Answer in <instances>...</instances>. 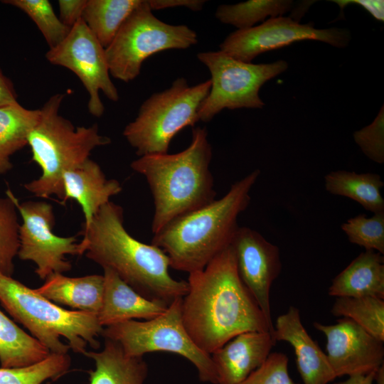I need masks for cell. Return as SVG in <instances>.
Returning a JSON list of instances; mask_svg holds the SVG:
<instances>
[{
  "mask_svg": "<svg viewBox=\"0 0 384 384\" xmlns=\"http://www.w3.org/2000/svg\"><path fill=\"white\" fill-rule=\"evenodd\" d=\"M182 299V319L196 345L208 354L237 335L270 331L274 326L242 282L228 246L201 271L191 272Z\"/></svg>",
  "mask_w": 384,
  "mask_h": 384,
  "instance_id": "6da1fadb",
  "label": "cell"
},
{
  "mask_svg": "<svg viewBox=\"0 0 384 384\" xmlns=\"http://www.w3.org/2000/svg\"><path fill=\"white\" fill-rule=\"evenodd\" d=\"M82 234L80 244L86 257L102 268L113 270L145 298L170 304L187 294L188 282L170 275L167 255L127 232L120 206L110 201L102 206Z\"/></svg>",
  "mask_w": 384,
  "mask_h": 384,
  "instance_id": "7a4b0ae2",
  "label": "cell"
},
{
  "mask_svg": "<svg viewBox=\"0 0 384 384\" xmlns=\"http://www.w3.org/2000/svg\"><path fill=\"white\" fill-rule=\"evenodd\" d=\"M260 174L254 170L221 198L174 218L154 234L151 244L167 255L171 267L188 274L203 270L230 245L238 218L250 204V190Z\"/></svg>",
  "mask_w": 384,
  "mask_h": 384,
  "instance_id": "3957f363",
  "label": "cell"
},
{
  "mask_svg": "<svg viewBox=\"0 0 384 384\" xmlns=\"http://www.w3.org/2000/svg\"><path fill=\"white\" fill-rule=\"evenodd\" d=\"M212 147L205 127H195L189 146L169 154L139 156L131 168L146 178L153 196V234L174 218L215 199L210 170Z\"/></svg>",
  "mask_w": 384,
  "mask_h": 384,
  "instance_id": "277c9868",
  "label": "cell"
},
{
  "mask_svg": "<svg viewBox=\"0 0 384 384\" xmlns=\"http://www.w3.org/2000/svg\"><path fill=\"white\" fill-rule=\"evenodd\" d=\"M65 94L51 96L40 109V118L28 137L32 161L41 169L39 178L24 185L38 197L55 196L63 203L65 172L83 164L96 147L110 144L111 139L100 134L98 127H75L59 114Z\"/></svg>",
  "mask_w": 384,
  "mask_h": 384,
  "instance_id": "5b68a950",
  "label": "cell"
},
{
  "mask_svg": "<svg viewBox=\"0 0 384 384\" xmlns=\"http://www.w3.org/2000/svg\"><path fill=\"white\" fill-rule=\"evenodd\" d=\"M0 302L50 353L97 349L104 327L97 314L63 309L11 277L0 274Z\"/></svg>",
  "mask_w": 384,
  "mask_h": 384,
  "instance_id": "8992f818",
  "label": "cell"
},
{
  "mask_svg": "<svg viewBox=\"0 0 384 384\" xmlns=\"http://www.w3.org/2000/svg\"><path fill=\"white\" fill-rule=\"evenodd\" d=\"M210 86V80L190 86L186 79L178 78L170 87L148 97L123 131L137 155L168 153L173 138L200 121L198 111Z\"/></svg>",
  "mask_w": 384,
  "mask_h": 384,
  "instance_id": "52a82bcc",
  "label": "cell"
},
{
  "mask_svg": "<svg viewBox=\"0 0 384 384\" xmlns=\"http://www.w3.org/2000/svg\"><path fill=\"white\" fill-rule=\"evenodd\" d=\"M197 37L186 25H171L157 18L149 0H143L105 48L110 74L125 82L132 81L149 56L166 50L188 48L198 43Z\"/></svg>",
  "mask_w": 384,
  "mask_h": 384,
  "instance_id": "ba28073f",
  "label": "cell"
},
{
  "mask_svg": "<svg viewBox=\"0 0 384 384\" xmlns=\"http://www.w3.org/2000/svg\"><path fill=\"white\" fill-rule=\"evenodd\" d=\"M182 299L173 301L156 318L144 321L128 320L104 327L101 336L117 342L131 356L156 351L178 354L194 365L201 381L218 384L210 355L196 345L183 325Z\"/></svg>",
  "mask_w": 384,
  "mask_h": 384,
  "instance_id": "9c48e42d",
  "label": "cell"
},
{
  "mask_svg": "<svg viewBox=\"0 0 384 384\" xmlns=\"http://www.w3.org/2000/svg\"><path fill=\"white\" fill-rule=\"evenodd\" d=\"M197 58L211 75L210 91L198 111L199 120L204 122L224 109L262 108L260 89L288 68L283 60L253 64L235 60L221 50L201 52Z\"/></svg>",
  "mask_w": 384,
  "mask_h": 384,
  "instance_id": "30bf717a",
  "label": "cell"
},
{
  "mask_svg": "<svg viewBox=\"0 0 384 384\" xmlns=\"http://www.w3.org/2000/svg\"><path fill=\"white\" fill-rule=\"evenodd\" d=\"M46 58L50 63L66 68L79 78L89 95L87 109L92 116L100 117L105 111L100 91L111 101L119 100L117 89L110 78L105 48L82 18L60 43L48 50Z\"/></svg>",
  "mask_w": 384,
  "mask_h": 384,
  "instance_id": "8fae6325",
  "label": "cell"
},
{
  "mask_svg": "<svg viewBox=\"0 0 384 384\" xmlns=\"http://www.w3.org/2000/svg\"><path fill=\"white\" fill-rule=\"evenodd\" d=\"M17 210L22 218L19 228L18 257L35 263V272L41 279L53 273L69 271L72 265L67 255H82L84 251L75 236L56 235L53 228L55 215L52 206L45 201L19 203Z\"/></svg>",
  "mask_w": 384,
  "mask_h": 384,
  "instance_id": "7c38bea8",
  "label": "cell"
},
{
  "mask_svg": "<svg viewBox=\"0 0 384 384\" xmlns=\"http://www.w3.org/2000/svg\"><path fill=\"white\" fill-rule=\"evenodd\" d=\"M351 38L347 29H318L301 24L290 16L270 18L262 24L229 34L220 50L235 60L251 63L258 55L304 40H315L336 48H345Z\"/></svg>",
  "mask_w": 384,
  "mask_h": 384,
  "instance_id": "4fadbf2b",
  "label": "cell"
},
{
  "mask_svg": "<svg viewBox=\"0 0 384 384\" xmlns=\"http://www.w3.org/2000/svg\"><path fill=\"white\" fill-rule=\"evenodd\" d=\"M326 338V356L337 377L366 375L376 371L384 359L383 341L376 338L350 319L336 324H313Z\"/></svg>",
  "mask_w": 384,
  "mask_h": 384,
  "instance_id": "5bb4252c",
  "label": "cell"
},
{
  "mask_svg": "<svg viewBox=\"0 0 384 384\" xmlns=\"http://www.w3.org/2000/svg\"><path fill=\"white\" fill-rule=\"evenodd\" d=\"M238 274L267 321L273 324L270 292L282 270L279 247L260 233L238 227L232 240Z\"/></svg>",
  "mask_w": 384,
  "mask_h": 384,
  "instance_id": "9a60e30c",
  "label": "cell"
},
{
  "mask_svg": "<svg viewBox=\"0 0 384 384\" xmlns=\"http://www.w3.org/2000/svg\"><path fill=\"white\" fill-rule=\"evenodd\" d=\"M270 331L240 334L210 354L218 384H238L259 368L276 344Z\"/></svg>",
  "mask_w": 384,
  "mask_h": 384,
  "instance_id": "2e32d148",
  "label": "cell"
},
{
  "mask_svg": "<svg viewBox=\"0 0 384 384\" xmlns=\"http://www.w3.org/2000/svg\"><path fill=\"white\" fill-rule=\"evenodd\" d=\"M273 336L276 341H286L293 347L304 384H328L336 378L326 353L304 327L297 307L290 306L277 318Z\"/></svg>",
  "mask_w": 384,
  "mask_h": 384,
  "instance_id": "e0dca14e",
  "label": "cell"
},
{
  "mask_svg": "<svg viewBox=\"0 0 384 384\" xmlns=\"http://www.w3.org/2000/svg\"><path fill=\"white\" fill-rule=\"evenodd\" d=\"M104 270V294L97 314L102 327L135 319L149 320L166 311L169 304L139 294L113 270Z\"/></svg>",
  "mask_w": 384,
  "mask_h": 384,
  "instance_id": "ac0fdd59",
  "label": "cell"
},
{
  "mask_svg": "<svg viewBox=\"0 0 384 384\" xmlns=\"http://www.w3.org/2000/svg\"><path fill=\"white\" fill-rule=\"evenodd\" d=\"M63 183V203L69 199L78 201L85 216L83 229L90 225L100 208L122 189L118 181L107 178L100 166L90 159L80 166L65 172Z\"/></svg>",
  "mask_w": 384,
  "mask_h": 384,
  "instance_id": "d6986e66",
  "label": "cell"
},
{
  "mask_svg": "<svg viewBox=\"0 0 384 384\" xmlns=\"http://www.w3.org/2000/svg\"><path fill=\"white\" fill-rule=\"evenodd\" d=\"M336 297H373L384 299L383 255L366 250L336 275L329 289Z\"/></svg>",
  "mask_w": 384,
  "mask_h": 384,
  "instance_id": "ffe728a7",
  "label": "cell"
},
{
  "mask_svg": "<svg viewBox=\"0 0 384 384\" xmlns=\"http://www.w3.org/2000/svg\"><path fill=\"white\" fill-rule=\"evenodd\" d=\"M34 290L55 304L97 315L102 305L104 277L92 274L69 277L53 273Z\"/></svg>",
  "mask_w": 384,
  "mask_h": 384,
  "instance_id": "44dd1931",
  "label": "cell"
},
{
  "mask_svg": "<svg viewBox=\"0 0 384 384\" xmlns=\"http://www.w3.org/2000/svg\"><path fill=\"white\" fill-rule=\"evenodd\" d=\"M84 355L95 364V370L89 371L90 384H144L148 375L143 356H128L109 338H105L100 352L86 351Z\"/></svg>",
  "mask_w": 384,
  "mask_h": 384,
  "instance_id": "7402d4cb",
  "label": "cell"
},
{
  "mask_svg": "<svg viewBox=\"0 0 384 384\" xmlns=\"http://www.w3.org/2000/svg\"><path fill=\"white\" fill-rule=\"evenodd\" d=\"M311 1H304L299 6H294L292 1L286 0H250L235 4H221L215 13V17L222 23L232 25L238 30L253 27L267 16L276 18L292 11L291 18L299 22Z\"/></svg>",
  "mask_w": 384,
  "mask_h": 384,
  "instance_id": "603a6c76",
  "label": "cell"
},
{
  "mask_svg": "<svg viewBox=\"0 0 384 384\" xmlns=\"http://www.w3.org/2000/svg\"><path fill=\"white\" fill-rule=\"evenodd\" d=\"M324 186L329 193L351 198L373 213L384 212V182L378 174L334 171L324 176Z\"/></svg>",
  "mask_w": 384,
  "mask_h": 384,
  "instance_id": "cb8c5ba5",
  "label": "cell"
},
{
  "mask_svg": "<svg viewBox=\"0 0 384 384\" xmlns=\"http://www.w3.org/2000/svg\"><path fill=\"white\" fill-rule=\"evenodd\" d=\"M40 114V109H26L18 102L0 106V174L11 169V156L28 145Z\"/></svg>",
  "mask_w": 384,
  "mask_h": 384,
  "instance_id": "d4e9b609",
  "label": "cell"
},
{
  "mask_svg": "<svg viewBox=\"0 0 384 384\" xmlns=\"http://www.w3.org/2000/svg\"><path fill=\"white\" fill-rule=\"evenodd\" d=\"M50 352L0 310V363L2 368H18L36 363Z\"/></svg>",
  "mask_w": 384,
  "mask_h": 384,
  "instance_id": "484cf974",
  "label": "cell"
},
{
  "mask_svg": "<svg viewBox=\"0 0 384 384\" xmlns=\"http://www.w3.org/2000/svg\"><path fill=\"white\" fill-rule=\"evenodd\" d=\"M143 0H87L82 19L105 48Z\"/></svg>",
  "mask_w": 384,
  "mask_h": 384,
  "instance_id": "4316f807",
  "label": "cell"
},
{
  "mask_svg": "<svg viewBox=\"0 0 384 384\" xmlns=\"http://www.w3.org/2000/svg\"><path fill=\"white\" fill-rule=\"evenodd\" d=\"M331 311L335 316L350 319L384 341V299L373 297H336Z\"/></svg>",
  "mask_w": 384,
  "mask_h": 384,
  "instance_id": "83f0119b",
  "label": "cell"
},
{
  "mask_svg": "<svg viewBox=\"0 0 384 384\" xmlns=\"http://www.w3.org/2000/svg\"><path fill=\"white\" fill-rule=\"evenodd\" d=\"M71 365L68 353H50L45 359L27 366L0 368V384H41L65 375Z\"/></svg>",
  "mask_w": 384,
  "mask_h": 384,
  "instance_id": "f1b7e54d",
  "label": "cell"
},
{
  "mask_svg": "<svg viewBox=\"0 0 384 384\" xmlns=\"http://www.w3.org/2000/svg\"><path fill=\"white\" fill-rule=\"evenodd\" d=\"M6 198H0V274L11 277L14 260L18 255L19 228L16 197L10 190Z\"/></svg>",
  "mask_w": 384,
  "mask_h": 384,
  "instance_id": "f546056e",
  "label": "cell"
},
{
  "mask_svg": "<svg viewBox=\"0 0 384 384\" xmlns=\"http://www.w3.org/2000/svg\"><path fill=\"white\" fill-rule=\"evenodd\" d=\"M2 2L26 13L36 23L50 48L60 43L71 29L56 16L48 0H6Z\"/></svg>",
  "mask_w": 384,
  "mask_h": 384,
  "instance_id": "4dcf8cb0",
  "label": "cell"
},
{
  "mask_svg": "<svg viewBox=\"0 0 384 384\" xmlns=\"http://www.w3.org/2000/svg\"><path fill=\"white\" fill-rule=\"evenodd\" d=\"M341 228L351 243L384 254V212L370 218L358 215L342 223Z\"/></svg>",
  "mask_w": 384,
  "mask_h": 384,
  "instance_id": "1f68e13d",
  "label": "cell"
},
{
  "mask_svg": "<svg viewBox=\"0 0 384 384\" xmlns=\"http://www.w3.org/2000/svg\"><path fill=\"white\" fill-rule=\"evenodd\" d=\"M238 384H298L288 372V357L283 353H270L265 361Z\"/></svg>",
  "mask_w": 384,
  "mask_h": 384,
  "instance_id": "d6a6232c",
  "label": "cell"
},
{
  "mask_svg": "<svg viewBox=\"0 0 384 384\" xmlns=\"http://www.w3.org/2000/svg\"><path fill=\"white\" fill-rule=\"evenodd\" d=\"M384 107L382 106L373 122L356 131L353 139L363 153L378 164L384 162Z\"/></svg>",
  "mask_w": 384,
  "mask_h": 384,
  "instance_id": "836d02e7",
  "label": "cell"
},
{
  "mask_svg": "<svg viewBox=\"0 0 384 384\" xmlns=\"http://www.w3.org/2000/svg\"><path fill=\"white\" fill-rule=\"evenodd\" d=\"M87 3V0H59L58 4L60 21L71 28L82 18Z\"/></svg>",
  "mask_w": 384,
  "mask_h": 384,
  "instance_id": "e575fe53",
  "label": "cell"
},
{
  "mask_svg": "<svg viewBox=\"0 0 384 384\" xmlns=\"http://www.w3.org/2000/svg\"><path fill=\"white\" fill-rule=\"evenodd\" d=\"M206 2L203 0H151L150 4L152 11L183 6L198 11L203 9Z\"/></svg>",
  "mask_w": 384,
  "mask_h": 384,
  "instance_id": "d590c367",
  "label": "cell"
},
{
  "mask_svg": "<svg viewBox=\"0 0 384 384\" xmlns=\"http://www.w3.org/2000/svg\"><path fill=\"white\" fill-rule=\"evenodd\" d=\"M339 5L341 9L349 4H356L363 6L378 21H383V1H333Z\"/></svg>",
  "mask_w": 384,
  "mask_h": 384,
  "instance_id": "8d00e7d4",
  "label": "cell"
},
{
  "mask_svg": "<svg viewBox=\"0 0 384 384\" xmlns=\"http://www.w3.org/2000/svg\"><path fill=\"white\" fill-rule=\"evenodd\" d=\"M16 97L12 82L0 70V106L16 102Z\"/></svg>",
  "mask_w": 384,
  "mask_h": 384,
  "instance_id": "74e56055",
  "label": "cell"
},
{
  "mask_svg": "<svg viewBox=\"0 0 384 384\" xmlns=\"http://www.w3.org/2000/svg\"><path fill=\"white\" fill-rule=\"evenodd\" d=\"M375 373V371L366 375H351L345 381L336 384H373Z\"/></svg>",
  "mask_w": 384,
  "mask_h": 384,
  "instance_id": "f35d334b",
  "label": "cell"
},
{
  "mask_svg": "<svg viewBox=\"0 0 384 384\" xmlns=\"http://www.w3.org/2000/svg\"><path fill=\"white\" fill-rule=\"evenodd\" d=\"M374 380L377 384H384V367L383 364L375 371Z\"/></svg>",
  "mask_w": 384,
  "mask_h": 384,
  "instance_id": "ab89813d",
  "label": "cell"
}]
</instances>
